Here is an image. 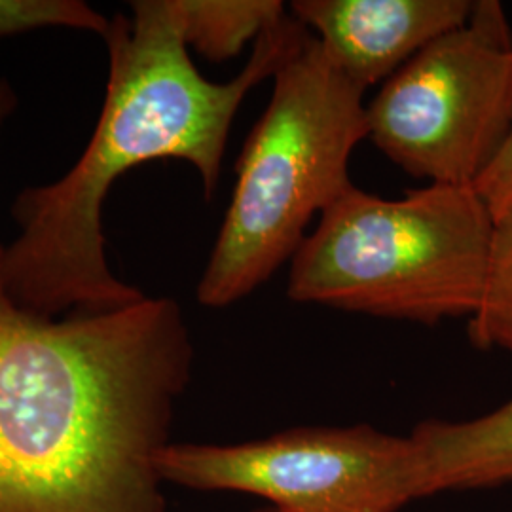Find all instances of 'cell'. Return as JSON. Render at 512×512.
Returning a JSON list of instances; mask_svg holds the SVG:
<instances>
[{"mask_svg":"<svg viewBox=\"0 0 512 512\" xmlns=\"http://www.w3.org/2000/svg\"><path fill=\"white\" fill-rule=\"evenodd\" d=\"M368 137L429 184L475 186L512 126V35L495 0L433 40L366 107Z\"/></svg>","mask_w":512,"mask_h":512,"instance_id":"5","label":"cell"},{"mask_svg":"<svg viewBox=\"0 0 512 512\" xmlns=\"http://www.w3.org/2000/svg\"><path fill=\"white\" fill-rule=\"evenodd\" d=\"M471 0H294L291 14L334 65L366 88L389 80L433 40L463 27Z\"/></svg>","mask_w":512,"mask_h":512,"instance_id":"7","label":"cell"},{"mask_svg":"<svg viewBox=\"0 0 512 512\" xmlns=\"http://www.w3.org/2000/svg\"><path fill=\"white\" fill-rule=\"evenodd\" d=\"M184 40L209 61L241 54L247 42L287 18L281 0H177Z\"/></svg>","mask_w":512,"mask_h":512,"instance_id":"9","label":"cell"},{"mask_svg":"<svg viewBox=\"0 0 512 512\" xmlns=\"http://www.w3.org/2000/svg\"><path fill=\"white\" fill-rule=\"evenodd\" d=\"M192 365L173 298L46 317L0 249V512H167L158 456Z\"/></svg>","mask_w":512,"mask_h":512,"instance_id":"1","label":"cell"},{"mask_svg":"<svg viewBox=\"0 0 512 512\" xmlns=\"http://www.w3.org/2000/svg\"><path fill=\"white\" fill-rule=\"evenodd\" d=\"M16 105H18V97H16L14 88L6 80L0 78V126L14 112Z\"/></svg>","mask_w":512,"mask_h":512,"instance_id":"13","label":"cell"},{"mask_svg":"<svg viewBox=\"0 0 512 512\" xmlns=\"http://www.w3.org/2000/svg\"><path fill=\"white\" fill-rule=\"evenodd\" d=\"M469 340L475 348L512 355V200L495 219L488 281L469 319Z\"/></svg>","mask_w":512,"mask_h":512,"instance_id":"10","label":"cell"},{"mask_svg":"<svg viewBox=\"0 0 512 512\" xmlns=\"http://www.w3.org/2000/svg\"><path fill=\"white\" fill-rule=\"evenodd\" d=\"M478 196L488 205L497 219L512 200V126L507 141L495 156L494 162L482 173L475 186Z\"/></svg>","mask_w":512,"mask_h":512,"instance_id":"12","label":"cell"},{"mask_svg":"<svg viewBox=\"0 0 512 512\" xmlns=\"http://www.w3.org/2000/svg\"><path fill=\"white\" fill-rule=\"evenodd\" d=\"M423 497L512 484V399L471 420H425L410 433Z\"/></svg>","mask_w":512,"mask_h":512,"instance_id":"8","label":"cell"},{"mask_svg":"<svg viewBox=\"0 0 512 512\" xmlns=\"http://www.w3.org/2000/svg\"><path fill=\"white\" fill-rule=\"evenodd\" d=\"M365 90L310 35L274 76V92L236 165V188L198 285L226 308L293 260L315 215L349 186V160L368 137Z\"/></svg>","mask_w":512,"mask_h":512,"instance_id":"3","label":"cell"},{"mask_svg":"<svg viewBox=\"0 0 512 512\" xmlns=\"http://www.w3.org/2000/svg\"><path fill=\"white\" fill-rule=\"evenodd\" d=\"M165 484L260 497L283 512H399L423 499L420 452L368 423L296 427L236 444L171 442Z\"/></svg>","mask_w":512,"mask_h":512,"instance_id":"6","label":"cell"},{"mask_svg":"<svg viewBox=\"0 0 512 512\" xmlns=\"http://www.w3.org/2000/svg\"><path fill=\"white\" fill-rule=\"evenodd\" d=\"M109 25L110 19L82 0H0V38L46 27L93 31L105 37Z\"/></svg>","mask_w":512,"mask_h":512,"instance_id":"11","label":"cell"},{"mask_svg":"<svg viewBox=\"0 0 512 512\" xmlns=\"http://www.w3.org/2000/svg\"><path fill=\"white\" fill-rule=\"evenodd\" d=\"M256 512H283V511H277V509H274V507H266V509H260V511Z\"/></svg>","mask_w":512,"mask_h":512,"instance_id":"14","label":"cell"},{"mask_svg":"<svg viewBox=\"0 0 512 512\" xmlns=\"http://www.w3.org/2000/svg\"><path fill=\"white\" fill-rule=\"evenodd\" d=\"M494 226L473 186L427 184L385 200L351 184L293 256L287 294L429 327L471 319L488 281Z\"/></svg>","mask_w":512,"mask_h":512,"instance_id":"4","label":"cell"},{"mask_svg":"<svg viewBox=\"0 0 512 512\" xmlns=\"http://www.w3.org/2000/svg\"><path fill=\"white\" fill-rule=\"evenodd\" d=\"M131 12L110 19L103 37L109 84L92 141L63 179L19 194L18 239L0 245L8 293L46 317L120 310L145 298L110 272L103 234L110 186L137 165L183 160L211 200L241 103L310 37L298 19H281L256 38L245 69L217 84L190 59L177 0H139Z\"/></svg>","mask_w":512,"mask_h":512,"instance_id":"2","label":"cell"}]
</instances>
